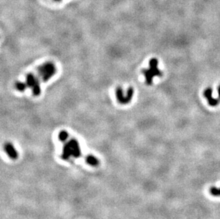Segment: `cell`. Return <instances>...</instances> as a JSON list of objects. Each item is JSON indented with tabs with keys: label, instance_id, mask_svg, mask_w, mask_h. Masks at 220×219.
I'll list each match as a JSON object with an SVG mask.
<instances>
[{
	"label": "cell",
	"instance_id": "1",
	"mask_svg": "<svg viewBox=\"0 0 220 219\" xmlns=\"http://www.w3.org/2000/svg\"><path fill=\"white\" fill-rule=\"evenodd\" d=\"M81 149H80L78 141L76 140H71L67 143H66L64 147H63L61 157L64 160H66L71 157L78 158V157H81Z\"/></svg>",
	"mask_w": 220,
	"mask_h": 219
},
{
	"label": "cell",
	"instance_id": "6",
	"mask_svg": "<svg viewBox=\"0 0 220 219\" xmlns=\"http://www.w3.org/2000/svg\"><path fill=\"white\" fill-rule=\"evenodd\" d=\"M5 150L11 159H16L18 158V152L14 148L13 144L10 142H7L5 144Z\"/></svg>",
	"mask_w": 220,
	"mask_h": 219
},
{
	"label": "cell",
	"instance_id": "10",
	"mask_svg": "<svg viewBox=\"0 0 220 219\" xmlns=\"http://www.w3.org/2000/svg\"><path fill=\"white\" fill-rule=\"evenodd\" d=\"M68 137H69V134H68V132L65 130L61 131V132L59 133V138L61 142H64V141L68 139Z\"/></svg>",
	"mask_w": 220,
	"mask_h": 219
},
{
	"label": "cell",
	"instance_id": "7",
	"mask_svg": "<svg viewBox=\"0 0 220 219\" xmlns=\"http://www.w3.org/2000/svg\"><path fill=\"white\" fill-rule=\"evenodd\" d=\"M205 97L208 100V103L209 105L211 106H216L219 104V100L215 99L212 97V90L211 88H207L204 92Z\"/></svg>",
	"mask_w": 220,
	"mask_h": 219
},
{
	"label": "cell",
	"instance_id": "11",
	"mask_svg": "<svg viewBox=\"0 0 220 219\" xmlns=\"http://www.w3.org/2000/svg\"><path fill=\"white\" fill-rule=\"evenodd\" d=\"M209 192L212 195L214 196H220V188L217 187H211L209 189Z\"/></svg>",
	"mask_w": 220,
	"mask_h": 219
},
{
	"label": "cell",
	"instance_id": "5",
	"mask_svg": "<svg viewBox=\"0 0 220 219\" xmlns=\"http://www.w3.org/2000/svg\"><path fill=\"white\" fill-rule=\"evenodd\" d=\"M26 85L32 89L33 94L38 96L41 94V87L39 80L32 73H29L26 75Z\"/></svg>",
	"mask_w": 220,
	"mask_h": 219
},
{
	"label": "cell",
	"instance_id": "3",
	"mask_svg": "<svg viewBox=\"0 0 220 219\" xmlns=\"http://www.w3.org/2000/svg\"><path fill=\"white\" fill-rule=\"evenodd\" d=\"M56 66L53 63L51 62L45 63L38 68L39 75L42 77V81L44 82L48 81L56 73Z\"/></svg>",
	"mask_w": 220,
	"mask_h": 219
},
{
	"label": "cell",
	"instance_id": "4",
	"mask_svg": "<svg viewBox=\"0 0 220 219\" xmlns=\"http://www.w3.org/2000/svg\"><path fill=\"white\" fill-rule=\"evenodd\" d=\"M133 94H134V90L132 87H130L127 91L126 95H124L123 94V90L122 88L118 87L116 89V98L120 104L125 105V104L129 103L132 100Z\"/></svg>",
	"mask_w": 220,
	"mask_h": 219
},
{
	"label": "cell",
	"instance_id": "8",
	"mask_svg": "<svg viewBox=\"0 0 220 219\" xmlns=\"http://www.w3.org/2000/svg\"><path fill=\"white\" fill-rule=\"evenodd\" d=\"M86 161L88 164L93 166V167H96L98 164V159H96L93 155H88L86 158Z\"/></svg>",
	"mask_w": 220,
	"mask_h": 219
},
{
	"label": "cell",
	"instance_id": "12",
	"mask_svg": "<svg viewBox=\"0 0 220 219\" xmlns=\"http://www.w3.org/2000/svg\"><path fill=\"white\" fill-rule=\"evenodd\" d=\"M218 93H219V96L220 98V85L219 86V88H218Z\"/></svg>",
	"mask_w": 220,
	"mask_h": 219
},
{
	"label": "cell",
	"instance_id": "2",
	"mask_svg": "<svg viewBox=\"0 0 220 219\" xmlns=\"http://www.w3.org/2000/svg\"><path fill=\"white\" fill-rule=\"evenodd\" d=\"M150 68L149 69H143L142 73H143L145 77L146 83L147 85H151L153 83V79L154 77L158 76L161 77L162 73L157 68L158 61L156 58H152L150 61Z\"/></svg>",
	"mask_w": 220,
	"mask_h": 219
},
{
	"label": "cell",
	"instance_id": "13",
	"mask_svg": "<svg viewBox=\"0 0 220 219\" xmlns=\"http://www.w3.org/2000/svg\"><path fill=\"white\" fill-rule=\"evenodd\" d=\"M55 1H57V2H59V1H61V0H55Z\"/></svg>",
	"mask_w": 220,
	"mask_h": 219
},
{
	"label": "cell",
	"instance_id": "9",
	"mask_svg": "<svg viewBox=\"0 0 220 219\" xmlns=\"http://www.w3.org/2000/svg\"><path fill=\"white\" fill-rule=\"evenodd\" d=\"M15 86H16V88L17 89L18 91H21V92H23L25 91L26 87H28L27 85H26V83H22V82H17V83H16Z\"/></svg>",
	"mask_w": 220,
	"mask_h": 219
}]
</instances>
